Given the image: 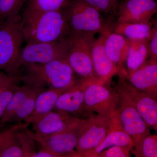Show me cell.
I'll list each match as a JSON object with an SVG mask.
<instances>
[{"label":"cell","mask_w":157,"mask_h":157,"mask_svg":"<svg viewBox=\"0 0 157 157\" xmlns=\"http://www.w3.org/2000/svg\"><path fill=\"white\" fill-rule=\"evenodd\" d=\"M22 21L26 43L63 41L70 31L63 9L44 12Z\"/></svg>","instance_id":"6da1fadb"},{"label":"cell","mask_w":157,"mask_h":157,"mask_svg":"<svg viewBox=\"0 0 157 157\" xmlns=\"http://www.w3.org/2000/svg\"><path fill=\"white\" fill-rule=\"evenodd\" d=\"M25 69L19 79L56 89L67 90L76 84L74 71L66 59H58L44 64H31L23 66Z\"/></svg>","instance_id":"7a4b0ae2"},{"label":"cell","mask_w":157,"mask_h":157,"mask_svg":"<svg viewBox=\"0 0 157 157\" xmlns=\"http://www.w3.org/2000/svg\"><path fill=\"white\" fill-rule=\"evenodd\" d=\"M63 9L70 31L105 36L112 33L113 22L84 0H71Z\"/></svg>","instance_id":"3957f363"},{"label":"cell","mask_w":157,"mask_h":157,"mask_svg":"<svg viewBox=\"0 0 157 157\" xmlns=\"http://www.w3.org/2000/svg\"><path fill=\"white\" fill-rule=\"evenodd\" d=\"M93 33L70 31L64 39L66 57L74 73L81 78L96 82L92 49L96 39Z\"/></svg>","instance_id":"277c9868"},{"label":"cell","mask_w":157,"mask_h":157,"mask_svg":"<svg viewBox=\"0 0 157 157\" xmlns=\"http://www.w3.org/2000/svg\"><path fill=\"white\" fill-rule=\"evenodd\" d=\"M22 16L0 23V71L14 75V67L24 41Z\"/></svg>","instance_id":"5b68a950"},{"label":"cell","mask_w":157,"mask_h":157,"mask_svg":"<svg viewBox=\"0 0 157 157\" xmlns=\"http://www.w3.org/2000/svg\"><path fill=\"white\" fill-rule=\"evenodd\" d=\"M87 123V117L83 119L76 126L48 136L37 135L29 131L35 141L55 157H80L76 148L79 137Z\"/></svg>","instance_id":"8992f818"},{"label":"cell","mask_w":157,"mask_h":157,"mask_svg":"<svg viewBox=\"0 0 157 157\" xmlns=\"http://www.w3.org/2000/svg\"><path fill=\"white\" fill-rule=\"evenodd\" d=\"M118 75L117 91L135 107L148 128L157 131V99L134 87L125 76Z\"/></svg>","instance_id":"52a82bcc"},{"label":"cell","mask_w":157,"mask_h":157,"mask_svg":"<svg viewBox=\"0 0 157 157\" xmlns=\"http://www.w3.org/2000/svg\"><path fill=\"white\" fill-rule=\"evenodd\" d=\"M64 39L58 42L26 43L17 58L14 74H17L20 68L25 65L44 64L56 59H66Z\"/></svg>","instance_id":"ba28073f"},{"label":"cell","mask_w":157,"mask_h":157,"mask_svg":"<svg viewBox=\"0 0 157 157\" xmlns=\"http://www.w3.org/2000/svg\"><path fill=\"white\" fill-rule=\"evenodd\" d=\"M114 113L109 115L92 113L88 117L87 124L76 148L79 157H86L104 140L111 129Z\"/></svg>","instance_id":"9c48e42d"},{"label":"cell","mask_w":157,"mask_h":157,"mask_svg":"<svg viewBox=\"0 0 157 157\" xmlns=\"http://www.w3.org/2000/svg\"><path fill=\"white\" fill-rule=\"evenodd\" d=\"M120 96L115 89L95 82L90 83L84 91V104L89 114H113L116 111Z\"/></svg>","instance_id":"30bf717a"},{"label":"cell","mask_w":157,"mask_h":157,"mask_svg":"<svg viewBox=\"0 0 157 157\" xmlns=\"http://www.w3.org/2000/svg\"><path fill=\"white\" fill-rule=\"evenodd\" d=\"M92 79L80 78L73 86L62 93L59 97L53 110L69 115L83 118L87 117L89 114L84 104V91Z\"/></svg>","instance_id":"8fae6325"},{"label":"cell","mask_w":157,"mask_h":157,"mask_svg":"<svg viewBox=\"0 0 157 157\" xmlns=\"http://www.w3.org/2000/svg\"><path fill=\"white\" fill-rule=\"evenodd\" d=\"M157 11L156 0H124L119 5L116 22L150 23Z\"/></svg>","instance_id":"7c38bea8"},{"label":"cell","mask_w":157,"mask_h":157,"mask_svg":"<svg viewBox=\"0 0 157 157\" xmlns=\"http://www.w3.org/2000/svg\"><path fill=\"white\" fill-rule=\"evenodd\" d=\"M83 119L53 110L39 118L31 124L34 134L48 136L76 126Z\"/></svg>","instance_id":"4fadbf2b"},{"label":"cell","mask_w":157,"mask_h":157,"mask_svg":"<svg viewBox=\"0 0 157 157\" xmlns=\"http://www.w3.org/2000/svg\"><path fill=\"white\" fill-rule=\"evenodd\" d=\"M119 96L117 109L119 116L124 130L132 138L134 145L150 133L145 121L135 107L123 96L120 94Z\"/></svg>","instance_id":"5bb4252c"},{"label":"cell","mask_w":157,"mask_h":157,"mask_svg":"<svg viewBox=\"0 0 157 157\" xmlns=\"http://www.w3.org/2000/svg\"><path fill=\"white\" fill-rule=\"evenodd\" d=\"M107 36L100 35L96 39L92 49V59L96 81L99 84L106 85L117 74L116 66L109 58L105 47Z\"/></svg>","instance_id":"9a60e30c"},{"label":"cell","mask_w":157,"mask_h":157,"mask_svg":"<svg viewBox=\"0 0 157 157\" xmlns=\"http://www.w3.org/2000/svg\"><path fill=\"white\" fill-rule=\"evenodd\" d=\"M125 77L137 89L157 99V60L150 59L146 60L140 67Z\"/></svg>","instance_id":"2e32d148"},{"label":"cell","mask_w":157,"mask_h":157,"mask_svg":"<svg viewBox=\"0 0 157 157\" xmlns=\"http://www.w3.org/2000/svg\"><path fill=\"white\" fill-rule=\"evenodd\" d=\"M114 146H128L133 148L134 147L132 138L124 130L117 109L113 114L110 131L102 142L86 157H98L104 150Z\"/></svg>","instance_id":"e0dca14e"},{"label":"cell","mask_w":157,"mask_h":157,"mask_svg":"<svg viewBox=\"0 0 157 157\" xmlns=\"http://www.w3.org/2000/svg\"><path fill=\"white\" fill-rule=\"evenodd\" d=\"M130 43V40L125 37L113 32L106 37L105 49L109 58L117 68V75L126 74L124 66L126 60Z\"/></svg>","instance_id":"ac0fdd59"},{"label":"cell","mask_w":157,"mask_h":157,"mask_svg":"<svg viewBox=\"0 0 157 157\" xmlns=\"http://www.w3.org/2000/svg\"><path fill=\"white\" fill-rule=\"evenodd\" d=\"M157 24L150 23H130L114 22L113 24V33L120 34L130 41H143L149 42Z\"/></svg>","instance_id":"d6986e66"},{"label":"cell","mask_w":157,"mask_h":157,"mask_svg":"<svg viewBox=\"0 0 157 157\" xmlns=\"http://www.w3.org/2000/svg\"><path fill=\"white\" fill-rule=\"evenodd\" d=\"M66 90L50 88L49 90H43L39 93L36 99L33 113L25 122L26 126L53 110L59 97Z\"/></svg>","instance_id":"ffe728a7"},{"label":"cell","mask_w":157,"mask_h":157,"mask_svg":"<svg viewBox=\"0 0 157 157\" xmlns=\"http://www.w3.org/2000/svg\"><path fill=\"white\" fill-rule=\"evenodd\" d=\"M149 56L148 42L143 41H130V46L127 55L126 77L140 67L147 60Z\"/></svg>","instance_id":"44dd1931"},{"label":"cell","mask_w":157,"mask_h":157,"mask_svg":"<svg viewBox=\"0 0 157 157\" xmlns=\"http://www.w3.org/2000/svg\"><path fill=\"white\" fill-rule=\"evenodd\" d=\"M38 85H39L35 83H26L23 86H17L2 117L0 119L1 126H4L6 124L11 123L14 115L23 102Z\"/></svg>","instance_id":"7402d4cb"},{"label":"cell","mask_w":157,"mask_h":157,"mask_svg":"<svg viewBox=\"0 0 157 157\" xmlns=\"http://www.w3.org/2000/svg\"><path fill=\"white\" fill-rule=\"evenodd\" d=\"M24 124H18L9 129L6 136L0 140V157H24L17 132Z\"/></svg>","instance_id":"603a6c76"},{"label":"cell","mask_w":157,"mask_h":157,"mask_svg":"<svg viewBox=\"0 0 157 157\" xmlns=\"http://www.w3.org/2000/svg\"><path fill=\"white\" fill-rule=\"evenodd\" d=\"M71 0H27L22 15L23 20L37 14L63 9Z\"/></svg>","instance_id":"cb8c5ba5"},{"label":"cell","mask_w":157,"mask_h":157,"mask_svg":"<svg viewBox=\"0 0 157 157\" xmlns=\"http://www.w3.org/2000/svg\"><path fill=\"white\" fill-rule=\"evenodd\" d=\"M19 80L17 75H9L0 71V119L17 89Z\"/></svg>","instance_id":"d4e9b609"},{"label":"cell","mask_w":157,"mask_h":157,"mask_svg":"<svg viewBox=\"0 0 157 157\" xmlns=\"http://www.w3.org/2000/svg\"><path fill=\"white\" fill-rule=\"evenodd\" d=\"M132 153L136 157H157V135H145L134 144Z\"/></svg>","instance_id":"484cf974"},{"label":"cell","mask_w":157,"mask_h":157,"mask_svg":"<svg viewBox=\"0 0 157 157\" xmlns=\"http://www.w3.org/2000/svg\"><path fill=\"white\" fill-rule=\"evenodd\" d=\"M44 86L38 85L27 97L18 108L12 119L11 123L25 122L33 111L36 99L39 93L44 90Z\"/></svg>","instance_id":"4316f807"},{"label":"cell","mask_w":157,"mask_h":157,"mask_svg":"<svg viewBox=\"0 0 157 157\" xmlns=\"http://www.w3.org/2000/svg\"><path fill=\"white\" fill-rule=\"evenodd\" d=\"M90 5L106 15L107 18L114 22L116 16L119 0H84Z\"/></svg>","instance_id":"83f0119b"},{"label":"cell","mask_w":157,"mask_h":157,"mask_svg":"<svg viewBox=\"0 0 157 157\" xmlns=\"http://www.w3.org/2000/svg\"><path fill=\"white\" fill-rule=\"evenodd\" d=\"M27 0H0V23L19 15Z\"/></svg>","instance_id":"f1b7e54d"},{"label":"cell","mask_w":157,"mask_h":157,"mask_svg":"<svg viewBox=\"0 0 157 157\" xmlns=\"http://www.w3.org/2000/svg\"><path fill=\"white\" fill-rule=\"evenodd\" d=\"M26 128H23V132H20L21 129H20L17 132V136L23 152L24 157H33L36 152L34 144L35 140Z\"/></svg>","instance_id":"f546056e"},{"label":"cell","mask_w":157,"mask_h":157,"mask_svg":"<svg viewBox=\"0 0 157 157\" xmlns=\"http://www.w3.org/2000/svg\"><path fill=\"white\" fill-rule=\"evenodd\" d=\"M133 147L128 146H114L104 150L98 157H129Z\"/></svg>","instance_id":"4dcf8cb0"},{"label":"cell","mask_w":157,"mask_h":157,"mask_svg":"<svg viewBox=\"0 0 157 157\" xmlns=\"http://www.w3.org/2000/svg\"><path fill=\"white\" fill-rule=\"evenodd\" d=\"M149 56L151 59L157 60V29L155 31L151 39L148 42Z\"/></svg>","instance_id":"1f68e13d"},{"label":"cell","mask_w":157,"mask_h":157,"mask_svg":"<svg viewBox=\"0 0 157 157\" xmlns=\"http://www.w3.org/2000/svg\"><path fill=\"white\" fill-rule=\"evenodd\" d=\"M33 157H55V156L47 150L42 148L36 152Z\"/></svg>","instance_id":"d6a6232c"},{"label":"cell","mask_w":157,"mask_h":157,"mask_svg":"<svg viewBox=\"0 0 157 157\" xmlns=\"http://www.w3.org/2000/svg\"><path fill=\"white\" fill-rule=\"evenodd\" d=\"M8 130H6V131H4V132L0 133V140L3 138V137H5V135L7 134L8 132Z\"/></svg>","instance_id":"836d02e7"}]
</instances>
